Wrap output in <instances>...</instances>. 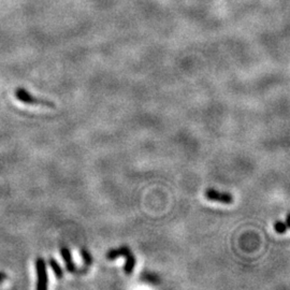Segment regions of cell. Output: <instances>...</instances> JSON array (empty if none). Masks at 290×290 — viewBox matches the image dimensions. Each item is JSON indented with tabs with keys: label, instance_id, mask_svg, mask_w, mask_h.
I'll return each instance as SVG.
<instances>
[{
	"label": "cell",
	"instance_id": "8992f818",
	"mask_svg": "<svg viewBox=\"0 0 290 290\" xmlns=\"http://www.w3.org/2000/svg\"><path fill=\"white\" fill-rule=\"evenodd\" d=\"M125 259H126V261L124 265V271L127 275H130L136 267V263H137L136 256L132 254V251H130L128 255L125 256Z\"/></svg>",
	"mask_w": 290,
	"mask_h": 290
},
{
	"label": "cell",
	"instance_id": "6da1fadb",
	"mask_svg": "<svg viewBox=\"0 0 290 290\" xmlns=\"http://www.w3.org/2000/svg\"><path fill=\"white\" fill-rule=\"evenodd\" d=\"M17 98L23 103H26V105H34V106H43V107H48V108H55V105L50 100H44V99H39L36 98V97L32 96L29 94L26 89L24 88H19L16 92Z\"/></svg>",
	"mask_w": 290,
	"mask_h": 290
},
{
	"label": "cell",
	"instance_id": "7a4b0ae2",
	"mask_svg": "<svg viewBox=\"0 0 290 290\" xmlns=\"http://www.w3.org/2000/svg\"><path fill=\"white\" fill-rule=\"evenodd\" d=\"M36 270H37V277H38V284H37V289L38 290H46L48 288V272H47V264L44 259L38 258L36 261Z\"/></svg>",
	"mask_w": 290,
	"mask_h": 290
},
{
	"label": "cell",
	"instance_id": "ba28073f",
	"mask_svg": "<svg viewBox=\"0 0 290 290\" xmlns=\"http://www.w3.org/2000/svg\"><path fill=\"white\" fill-rule=\"evenodd\" d=\"M49 263H50V266L52 267V270H53L54 274H55V276L58 278V279H61L63 278L64 276V271L62 269V266L59 265V263L56 261V260L54 258H50L49 259Z\"/></svg>",
	"mask_w": 290,
	"mask_h": 290
},
{
	"label": "cell",
	"instance_id": "9c48e42d",
	"mask_svg": "<svg viewBox=\"0 0 290 290\" xmlns=\"http://www.w3.org/2000/svg\"><path fill=\"white\" fill-rule=\"evenodd\" d=\"M274 229H275V231H276L277 233L281 234V233H285L287 231V224L284 221H276L274 224Z\"/></svg>",
	"mask_w": 290,
	"mask_h": 290
},
{
	"label": "cell",
	"instance_id": "30bf717a",
	"mask_svg": "<svg viewBox=\"0 0 290 290\" xmlns=\"http://www.w3.org/2000/svg\"><path fill=\"white\" fill-rule=\"evenodd\" d=\"M142 278H147L148 281H150V282H153V284H158V278L156 277L155 275H153V274H147V273L144 274V272H143V274H142Z\"/></svg>",
	"mask_w": 290,
	"mask_h": 290
},
{
	"label": "cell",
	"instance_id": "3957f363",
	"mask_svg": "<svg viewBox=\"0 0 290 290\" xmlns=\"http://www.w3.org/2000/svg\"><path fill=\"white\" fill-rule=\"evenodd\" d=\"M205 198L210 201L220 202L224 204H231L233 202V197L229 192H221L215 189H207L205 191Z\"/></svg>",
	"mask_w": 290,
	"mask_h": 290
},
{
	"label": "cell",
	"instance_id": "8fae6325",
	"mask_svg": "<svg viewBox=\"0 0 290 290\" xmlns=\"http://www.w3.org/2000/svg\"><path fill=\"white\" fill-rule=\"evenodd\" d=\"M7 278H8V276H7V275H6L5 273L0 272V282H2L4 279H7Z\"/></svg>",
	"mask_w": 290,
	"mask_h": 290
},
{
	"label": "cell",
	"instance_id": "277c9868",
	"mask_svg": "<svg viewBox=\"0 0 290 290\" xmlns=\"http://www.w3.org/2000/svg\"><path fill=\"white\" fill-rule=\"evenodd\" d=\"M61 255H62L64 261H65L66 269L68 270L70 273L76 274L78 272V269H77L76 264H74V262H73V259H72V256H71V252H70L69 248L62 247L61 248Z\"/></svg>",
	"mask_w": 290,
	"mask_h": 290
},
{
	"label": "cell",
	"instance_id": "52a82bcc",
	"mask_svg": "<svg viewBox=\"0 0 290 290\" xmlns=\"http://www.w3.org/2000/svg\"><path fill=\"white\" fill-rule=\"evenodd\" d=\"M81 256H82V259H83V262H84L85 266L82 267L81 270H78V273L85 274V272L89 269V266L94 263V259H93L92 255L89 254V251L84 249V248L81 249Z\"/></svg>",
	"mask_w": 290,
	"mask_h": 290
},
{
	"label": "cell",
	"instance_id": "5b68a950",
	"mask_svg": "<svg viewBox=\"0 0 290 290\" xmlns=\"http://www.w3.org/2000/svg\"><path fill=\"white\" fill-rule=\"evenodd\" d=\"M130 248L128 246H122L117 249H112L107 252V256L106 258L108 260H114L117 258H121V257H125L126 255H128L130 252Z\"/></svg>",
	"mask_w": 290,
	"mask_h": 290
}]
</instances>
